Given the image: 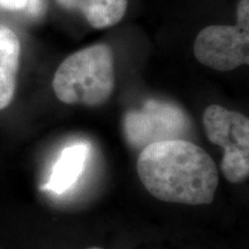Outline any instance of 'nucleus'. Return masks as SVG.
Returning a JSON list of instances; mask_svg holds the SVG:
<instances>
[{
  "label": "nucleus",
  "mask_w": 249,
  "mask_h": 249,
  "mask_svg": "<svg viewBox=\"0 0 249 249\" xmlns=\"http://www.w3.org/2000/svg\"><path fill=\"white\" fill-rule=\"evenodd\" d=\"M236 21L242 29L249 30V0H240L236 9Z\"/></svg>",
  "instance_id": "obj_9"
},
{
  "label": "nucleus",
  "mask_w": 249,
  "mask_h": 249,
  "mask_svg": "<svg viewBox=\"0 0 249 249\" xmlns=\"http://www.w3.org/2000/svg\"><path fill=\"white\" fill-rule=\"evenodd\" d=\"M67 11L80 12L90 26L105 29L119 23L127 11V0H55Z\"/></svg>",
  "instance_id": "obj_8"
},
{
  "label": "nucleus",
  "mask_w": 249,
  "mask_h": 249,
  "mask_svg": "<svg viewBox=\"0 0 249 249\" xmlns=\"http://www.w3.org/2000/svg\"><path fill=\"white\" fill-rule=\"evenodd\" d=\"M27 11L30 15L39 17L44 11V1L43 0H28Z\"/></svg>",
  "instance_id": "obj_11"
},
{
  "label": "nucleus",
  "mask_w": 249,
  "mask_h": 249,
  "mask_svg": "<svg viewBox=\"0 0 249 249\" xmlns=\"http://www.w3.org/2000/svg\"><path fill=\"white\" fill-rule=\"evenodd\" d=\"M138 174L144 188L158 200L201 205L213 203L218 171L203 149L187 140L157 142L142 149Z\"/></svg>",
  "instance_id": "obj_1"
},
{
  "label": "nucleus",
  "mask_w": 249,
  "mask_h": 249,
  "mask_svg": "<svg viewBox=\"0 0 249 249\" xmlns=\"http://www.w3.org/2000/svg\"><path fill=\"white\" fill-rule=\"evenodd\" d=\"M205 135L213 144L224 149L220 169L232 183L249 176V120L240 112L211 105L204 111Z\"/></svg>",
  "instance_id": "obj_3"
},
{
  "label": "nucleus",
  "mask_w": 249,
  "mask_h": 249,
  "mask_svg": "<svg viewBox=\"0 0 249 249\" xmlns=\"http://www.w3.org/2000/svg\"><path fill=\"white\" fill-rule=\"evenodd\" d=\"M21 43L11 28L0 24V110L11 104L17 89Z\"/></svg>",
  "instance_id": "obj_7"
},
{
  "label": "nucleus",
  "mask_w": 249,
  "mask_h": 249,
  "mask_svg": "<svg viewBox=\"0 0 249 249\" xmlns=\"http://www.w3.org/2000/svg\"><path fill=\"white\" fill-rule=\"evenodd\" d=\"M87 249H103V248H99V247H90V248H87Z\"/></svg>",
  "instance_id": "obj_12"
},
{
  "label": "nucleus",
  "mask_w": 249,
  "mask_h": 249,
  "mask_svg": "<svg viewBox=\"0 0 249 249\" xmlns=\"http://www.w3.org/2000/svg\"><path fill=\"white\" fill-rule=\"evenodd\" d=\"M191 128L188 117L178 105L150 99L124 118V134L130 147L144 149L157 142L183 140Z\"/></svg>",
  "instance_id": "obj_4"
},
{
  "label": "nucleus",
  "mask_w": 249,
  "mask_h": 249,
  "mask_svg": "<svg viewBox=\"0 0 249 249\" xmlns=\"http://www.w3.org/2000/svg\"><path fill=\"white\" fill-rule=\"evenodd\" d=\"M116 85L111 48L95 44L71 54L55 71L52 88L64 104L99 107L108 101Z\"/></svg>",
  "instance_id": "obj_2"
},
{
  "label": "nucleus",
  "mask_w": 249,
  "mask_h": 249,
  "mask_svg": "<svg viewBox=\"0 0 249 249\" xmlns=\"http://www.w3.org/2000/svg\"><path fill=\"white\" fill-rule=\"evenodd\" d=\"M89 154L90 145L86 142L74 143L62 149L51 171L49 182L43 186V189L60 195L73 188L86 169Z\"/></svg>",
  "instance_id": "obj_6"
},
{
  "label": "nucleus",
  "mask_w": 249,
  "mask_h": 249,
  "mask_svg": "<svg viewBox=\"0 0 249 249\" xmlns=\"http://www.w3.org/2000/svg\"><path fill=\"white\" fill-rule=\"evenodd\" d=\"M194 54L198 62L218 71L248 65L249 30L239 26L205 27L196 37Z\"/></svg>",
  "instance_id": "obj_5"
},
{
  "label": "nucleus",
  "mask_w": 249,
  "mask_h": 249,
  "mask_svg": "<svg viewBox=\"0 0 249 249\" xmlns=\"http://www.w3.org/2000/svg\"><path fill=\"white\" fill-rule=\"evenodd\" d=\"M27 5L28 0H0V7L7 11H22Z\"/></svg>",
  "instance_id": "obj_10"
}]
</instances>
